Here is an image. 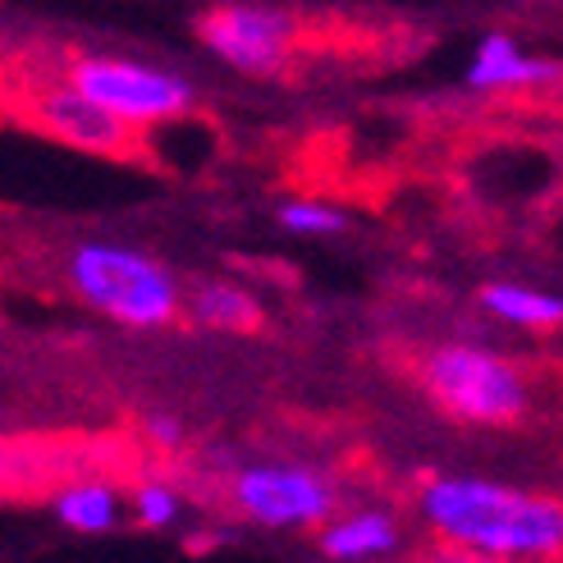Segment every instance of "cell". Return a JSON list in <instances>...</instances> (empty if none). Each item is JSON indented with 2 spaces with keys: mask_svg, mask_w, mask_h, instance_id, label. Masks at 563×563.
Wrapping results in <instances>:
<instances>
[{
  "mask_svg": "<svg viewBox=\"0 0 563 563\" xmlns=\"http://www.w3.org/2000/svg\"><path fill=\"white\" fill-rule=\"evenodd\" d=\"M421 514L459 550L514 559V554H554L563 545V509L509 486H490L476 476L431 482L421 495Z\"/></svg>",
  "mask_w": 563,
  "mask_h": 563,
  "instance_id": "1",
  "label": "cell"
},
{
  "mask_svg": "<svg viewBox=\"0 0 563 563\" xmlns=\"http://www.w3.org/2000/svg\"><path fill=\"white\" fill-rule=\"evenodd\" d=\"M69 279L97 312L124 325H165L179 307L175 279L156 262H147L143 252L129 247H110V243L78 247L69 262Z\"/></svg>",
  "mask_w": 563,
  "mask_h": 563,
  "instance_id": "2",
  "label": "cell"
},
{
  "mask_svg": "<svg viewBox=\"0 0 563 563\" xmlns=\"http://www.w3.org/2000/svg\"><path fill=\"white\" fill-rule=\"evenodd\" d=\"M427 380L435 399L467 421H514L527 408L522 376L486 349H440L427 362Z\"/></svg>",
  "mask_w": 563,
  "mask_h": 563,
  "instance_id": "3",
  "label": "cell"
},
{
  "mask_svg": "<svg viewBox=\"0 0 563 563\" xmlns=\"http://www.w3.org/2000/svg\"><path fill=\"white\" fill-rule=\"evenodd\" d=\"M74 88L129 129L165 124L192 106V88L184 78L133 60H82L74 65Z\"/></svg>",
  "mask_w": 563,
  "mask_h": 563,
  "instance_id": "4",
  "label": "cell"
},
{
  "mask_svg": "<svg viewBox=\"0 0 563 563\" xmlns=\"http://www.w3.org/2000/svg\"><path fill=\"white\" fill-rule=\"evenodd\" d=\"M234 499L247 518H257L266 527H312L334 509V490L307 467H247L234 486Z\"/></svg>",
  "mask_w": 563,
  "mask_h": 563,
  "instance_id": "5",
  "label": "cell"
},
{
  "mask_svg": "<svg viewBox=\"0 0 563 563\" xmlns=\"http://www.w3.org/2000/svg\"><path fill=\"white\" fill-rule=\"evenodd\" d=\"M202 42L234 69L271 74L279 69V60H285V51L294 42V23L262 5H224L202 19Z\"/></svg>",
  "mask_w": 563,
  "mask_h": 563,
  "instance_id": "6",
  "label": "cell"
},
{
  "mask_svg": "<svg viewBox=\"0 0 563 563\" xmlns=\"http://www.w3.org/2000/svg\"><path fill=\"white\" fill-rule=\"evenodd\" d=\"M37 124L51 129L55 137H65V143L82 147V152H101V156H120L133 143V129L120 124L110 110H101L92 97H82L74 82H69V88L42 92Z\"/></svg>",
  "mask_w": 563,
  "mask_h": 563,
  "instance_id": "7",
  "label": "cell"
},
{
  "mask_svg": "<svg viewBox=\"0 0 563 563\" xmlns=\"http://www.w3.org/2000/svg\"><path fill=\"white\" fill-rule=\"evenodd\" d=\"M554 65L550 60H531L518 51V42L509 37H486L482 51L472 55L467 65V82L482 92H499V88H537V82H554Z\"/></svg>",
  "mask_w": 563,
  "mask_h": 563,
  "instance_id": "8",
  "label": "cell"
},
{
  "mask_svg": "<svg viewBox=\"0 0 563 563\" xmlns=\"http://www.w3.org/2000/svg\"><path fill=\"white\" fill-rule=\"evenodd\" d=\"M394 545H399V527L389 522V514H353L321 531V550L330 559H380Z\"/></svg>",
  "mask_w": 563,
  "mask_h": 563,
  "instance_id": "9",
  "label": "cell"
},
{
  "mask_svg": "<svg viewBox=\"0 0 563 563\" xmlns=\"http://www.w3.org/2000/svg\"><path fill=\"white\" fill-rule=\"evenodd\" d=\"M482 302L509 325H559V317H563V302L554 294L522 289V285H490L482 294Z\"/></svg>",
  "mask_w": 563,
  "mask_h": 563,
  "instance_id": "10",
  "label": "cell"
},
{
  "mask_svg": "<svg viewBox=\"0 0 563 563\" xmlns=\"http://www.w3.org/2000/svg\"><path fill=\"white\" fill-rule=\"evenodd\" d=\"M55 514H60L65 527L74 531H110L120 522V495L101 486V482H88V486H74L60 495V504H55Z\"/></svg>",
  "mask_w": 563,
  "mask_h": 563,
  "instance_id": "11",
  "label": "cell"
},
{
  "mask_svg": "<svg viewBox=\"0 0 563 563\" xmlns=\"http://www.w3.org/2000/svg\"><path fill=\"white\" fill-rule=\"evenodd\" d=\"M192 317L211 330H252L262 321V307H257V298L234 285H207L192 302Z\"/></svg>",
  "mask_w": 563,
  "mask_h": 563,
  "instance_id": "12",
  "label": "cell"
},
{
  "mask_svg": "<svg viewBox=\"0 0 563 563\" xmlns=\"http://www.w3.org/2000/svg\"><path fill=\"white\" fill-rule=\"evenodd\" d=\"M279 220H285V230H294V234H334V230H344V216L334 207H321V202H289L285 211H279Z\"/></svg>",
  "mask_w": 563,
  "mask_h": 563,
  "instance_id": "13",
  "label": "cell"
},
{
  "mask_svg": "<svg viewBox=\"0 0 563 563\" xmlns=\"http://www.w3.org/2000/svg\"><path fill=\"white\" fill-rule=\"evenodd\" d=\"M133 509L143 527H170L179 518V495L170 486H143L133 495Z\"/></svg>",
  "mask_w": 563,
  "mask_h": 563,
  "instance_id": "14",
  "label": "cell"
},
{
  "mask_svg": "<svg viewBox=\"0 0 563 563\" xmlns=\"http://www.w3.org/2000/svg\"><path fill=\"white\" fill-rule=\"evenodd\" d=\"M147 431H152V440H161V444H179V435H184V431H179V421H165V417L152 421Z\"/></svg>",
  "mask_w": 563,
  "mask_h": 563,
  "instance_id": "15",
  "label": "cell"
}]
</instances>
